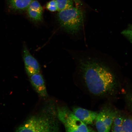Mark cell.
<instances>
[{
  "label": "cell",
  "instance_id": "cell-3",
  "mask_svg": "<svg viewBox=\"0 0 132 132\" xmlns=\"http://www.w3.org/2000/svg\"><path fill=\"white\" fill-rule=\"evenodd\" d=\"M80 2L75 6L59 11L57 19L62 27L72 34H76L80 30L83 24L84 13L79 6Z\"/></svg>",
  "mask_w": 132,
  "mask_h": 132
},
{
  "label": "cell",
  "instance_id": "cell-7",
  "mask_svg": "<svg viewBox=\"0 0 132 132\" xmlns=\"http://www.w3.org/2000/svg\"><path fill=\"white\" fill-rule=\"evenodd\" d=\"M29 80L34 89L40 96L46 98L48 96L47 89L43 77L39 73L29 76Z\"/></svg>",
  "mask_w": 132,
  "mask_h": 132
},
{
  "label": "cell",
  "instance_id": "cell-8",
  "mask_svg": "<svg viewBox=\"0 0 132 132\" xmlns=\"http://www.w3.org/2000/svg\"><path fill=\"white\" fill-rule=\"evenodd\" d=\"M72 111L77 118L87 125L93 123L98 114L97 112L79 107H74Z\"/></svg>",
  "mask_w": 132,
  "mask_h": 132
},
{
  "label": "cell",
  "instance_id": "cell-14",
  "mask_svg": "<svg viewBox=\"0 0 132 132\" xmlns=\"http://www.w3.org/2000/svg\"><path fill=\"white\" fill-rule=\"evenodd\" d=\"M46 8L51 12H55L57 11V4L55 0H52L48 3L46 5Z\"/></svg>",
  "mask_w": 132,
  "mask_h": 132
},
{
  "label": "cell",
  "instance_id": "cell-5",
  "mask_svg": "<svg viewBox=\"0 0 132 132\" xmlns=\"http://www.w3.org/2000/svg\"><path fill=\"white\" fill-rule=\"evenodd\" d=\"M118 111L109 106H105L98 113L96 118V126L99 132H110Z\"/></svg>",
  "mask_w": 132,
  "mask_h": 132
},
{
  "label": "cell",
  "instance_id": "cell-13",
  "mask_svg": "<svg viewBox=\"0 0 132 132\" xmlns=\"http://www.w3.org/2000/svg\"><path fill=\"white\" fill-rule=\"evenodd\" d=\"M121 34L132 44V24L129 25L127 29L122 31Z\"/></svg>",
  "mask_w": 132,
  "mask_h": 132
},
{
  "label": "cell",
  "instance_id": "cell-1",
  "mask_svg": "<svg viewBox=\"0 0 132 132\" xmlns=\"http://www.w3.org/2000/svg\"><path fill=\"white\" fill-rule=\"evenodd\" d=\"M79 66L85 85L91 93L104 95L114 89L116 79L106 66L92 60L80 61Z\"/></svg>",
  "mask_w": 132,
  "mask_h": 132
},
{
  "label": "cell",
  "instance_id": "cell-2",
  "mask_svg": "<svg viewBox=\"0 0 132 132\" xmlns=\"http://www.w3.org/2000/svg\"><path fill=\"white\" fill-rule=\"evenodd\" d=\"M60 130L57 109L52 102L43 107L39 113L30 117L16 131L59 132Z\"/></svg>",
  "mask_w": 132,
  "mask_h": 132
},
{
  "label": "cell",
  "instance_id": "cell-6",
  "mask_svg": "<svg viewBox=\"0 0 132 132\" xmlns=\"http://www.w3.org/2000/svg\"><path fill=\"white\" fill-rule=\"evenodd\" d=\"M23 54L25 67L29 76L34 74L39 73L40 68L39 63L31 55L26 46L24 47Z\"/></svg>",
  "mask_w": 132,
  "mask_h": 132
},
{
  "label": "cell",
  "instance_id": "cell-12",
  "mask_svg": "<svg viewBox=\"0 0 132 132\" xmlns=\"http://www.w3.org/2000/svg\"><path fill=\"white\" fill-rule=\"evenodd\" d=\"M78 0H55L57 11L59 12L73 7Z\"/></svg>",
  "mask_w": 132,
  "mask_h": 132
},
{
  "label": "cell",
  "instance_id": "cell-10",
  "mask_svg": "<svg viewBox=\"0 0 132 132\" xmlns=\"http://www.w3.org/2000/svg\"><path fill=\"white\" fill-rule=\"evenodd\" d=\"M11 9L16 11L27 10L33 0H6Z\"/></svg>",
  "mask_w": 132,
  "mask_h": 132
},
{
  "label": "cell",
  "instance_id": "cell-11",
  "mask_svg": "<svg viewBox=\"0 0 132 132\" xmlns=\"http://www.w3.org/2000/svg\"><path fill=\"white\" fill-rule=\"evenodd\" d=\"M111 130L115 132H132V117L125 115L121 124L119 126H112Z\"/></svg>",
  "mask_w": 132,
  "mask_h": 132
},
{
  "label": "cell",
  "instance_id": "cell-9",
  "mask_svg": "<svg viewBox=\"0 0 132 132\" xmlns=\"http://www.w3.org/2000/svg\"><path fill=\"white\" fill-rule=\"evenodd\" d=\"M28 15L33 21L39 22L43 19V8L37 0H33L27 9Z\"/></svg>",
  "mask_w": 132,
  "mask_h": 132
},
{
  "label": "cell",
  "instance_id": "cell-15",
  "mask_svg": "<svg viewBox=\"0 0 132 132\" xmlns=\"http://www.w3.org/2000/svg\"><path fill=\"white\" fill-rule=\"evenodd\" d=\"M125 98L128 108L132 112V93H127L125 95Z\"/></svg>",
  "mask_w": 132,
  "mask_h": 132
},
{
  "label": "cell",
  "instance_id": "cell-4",
  "mask_svg": "<svg viewBox=\"0 0 132 132\" xmlns=\"http://www.w3.org/2000/svg\"><path fill=\"white\" fill-rule=\"evenodd\" d=\"M57 112L58 119L64 125L66 131H95L77 118L68 107L58 106Z\"/></svg>",
  "mask_w": 132,
  "mask_h": 132
}]
</instances>
